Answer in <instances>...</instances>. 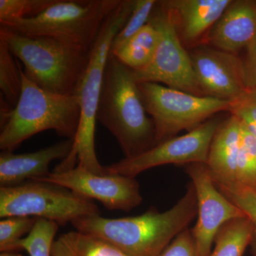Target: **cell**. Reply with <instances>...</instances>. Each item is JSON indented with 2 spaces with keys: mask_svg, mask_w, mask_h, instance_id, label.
Instances as JSON below:
<instances>
[{
  "mask_svg": "<svg viewBox=\"0 0 256 256\" xmlns=\"http://www.w3.org/2000/svg\"><path fill=\"white\" fill-rule=\"evenodd\" d=\"M197 200L191 182L176 204L160 212L150 208L142 214L118 218L92 216L75 220L76 230L114 246L128 256H158L197 216Z\"/></svg>",
  "mask_w": 256,
  "mask_h": 256,
  "instance_id": "6da1fadb",
  "label": "cell"
},
{
  "mask_svg": "<svg viewBox=\"0 0 256 256\" xmlns=\"http://www.w3.org/2000/svg\"><path fill=\"white\" fill-rule=\"evenodd\" d=\"M134 4V0H120L106 18L90 50L88 64L76 92L80 107L78 132L70 154L56 166L54 172H63L78 166L94 174H108L96 156V116L112 41L127 22Z\"/></svg>",
  "mask_w": 256,
  "mask_h": 256,
  "instance_id": "7a4b0ae2",
  "label": "cell"
},
{
  "mask_svg": "<svg viewBox=\"0 0 256 256\" xmlns=\"http://www.w3.org/2000/svg\"><path fill=\"white\" fill-rule=\"evenodd\" d=\"M96 119L116 138L124 158H134L156 146L154 122L146 112L132 70L111 53Z\"/></svg>",
  "mask_w": 256,
  "mask_h": 256,
  "instance_id": "3957f363",
  "label": "cell"
},
{
  "mask_svg": "<svg viewBox=\"0 0 256 256\" xmlns=\"http://www.w3.org/2000/svg\"><path fill=\"white\" fill-rule=\"evenodd\" d=\"M22 86L14 108L1 112L0 149L13 152L28 138L46 130L75 139L80 118L77 96L44 90L30 80L22 69Z\"/></svg>",
  "mask_w": 256,
  "mask_h": 256,
  "instance_id": "277c9868",
  "label": "cell"
},
{
  "mask_svg": "<svg viewBox=\"0 0 256 256\" xmlns=\"http://www.w3.org/2000/svg\"><path fill=\"white\" fill-rule=\"evenodd\" d=\"M0 37L24 64V73L30 80L54 94L76 95L90 52L48 37L18 34L3 26H0Z\"/></svg>",
  "mask_w": 256,
  "mask_h": 256,
  "instance_id": "5b68a950",
  "label": "cell"
},
{
  "mask_svg": "<svg viewBox=\"0 0 256 256\" xmlns=\"http://www.w3.org/2000/svg\"><path fill=\"white\" fill-rule=\"evenodd\" d=\"M120 0H56L33 18L1 24L28 36L54 38L76 48L90 52L102 24Z\"/></svg>",
  "mask_w": 256,
  "mask_h": 256,
  "instance_id": "8992f818",
  "label": "cell"
},
{
  "mask_svg": "<svg viewBox=\"0 0 256 256\" xmlns=\"http://www.w3.org/2000/svg\"><path fill=\"white\" fill-rule=\"evenodd\" d=\"M95 215H100V210L92 200L55 184L32 180L0 186L1 218L34 217L64 226Z\"/></svg>",
  "mask_w": 256,
  "mask_h": 256,
  "instance_id": "52a82bcc",
  "label": "cell"
},
{
  "mask_svg": "<svg viewBox=\"0 0 256 256\" xmlns=\"http://www.w3.org/2000/svg\"><path fill=\"white\" fill-rule=\"evenodd\" d=\"M138 86L146 112L154 122L156 144L230 110V101L196 96L156 82Z\"/></svg>",
  "mask_w": 256,
  "mask_h": 256,
  "instance_id": "ba28073f",
  "label": "cell"
},
{
  "mask_svg": "<svg viewBox=\"0 0 256 256\" xmlns=\"http://www.w3.org/2000/svg\"><path fill=\"white\" fill-rule=\"evenodd\" d=\"M150 22L160 33V42L150 63L132 70L138 84L156 82L196 96H204L197 84L190 54L178 36L170 13L158 2Z\"/></svg>",
  "mask_w": 256,
  "mask_h": 256,
  "instance_id": "9c48e42d",
  "label": "cell"
},
{
  "mask_svg": "<svg viewBox=\"0 0 256 256\" xmlns=\"http://www.w3.org/2000/svg\"><path fill=\"white\" fill-rule=\"evenodd\" d=\"M222 122L212 118L186 134L166 140L142 154L124 158L106 168L110 174L136 178L143 172L162 165L206 164L210 143Z\"/></svg>",
  "mask_w": 256,
  "mask_h": 256,
  "instance_id": "30bf717a",
  "label": "cell"
},
{
  "mask_svg": "<svg viewBox=\"0 0 256 256\" xmlns=\"http://www.w3.org/2000/svg\"><path fill=\"white\" fill-rule=\"evenodd\" d=\"M186 172L196 191L197 222L192 228L198 256H210L218 230L229 220L246 217L214 181L205 163L186 165Z\"/></svg>",
  "mask_w": 256,
  "mask_h": 256,
  "instance_id": "8fae6325",
  "label": "cell"
},
{
  "mask_svg": "<svg viewBox=\"0 0 256 256\" xmlns=\"http://www.w3.org/2000/svg\"><path fill=\"white\" fill-rule=\"evenodd\" d=\"M36 181L55 184L89 200H98L109 210L130 212L142 202L136 178L110 173L94 174L78 166L63 172H52Z\"/></svg>",
  "mask_w": 256,
  "mask_h": 256,
  "instance_id": "7c38bea8",
  "label": "cell"
},
{
  "mask_svg": "<svg viewBox=\"0 0 256 256\" xmlns=\"http://www.w3.org/2000/svg\"><path fill=\"white\" fill-rule=\"evenodd\" d=\"M188 54L204 96L232 101L252 88L245 63L238 55L205 44L197 45Z\"/></svg>",
  "mask_w": 256,
  "mask_h": 256,
  "instance_id": "4fadbf2b",
  "label": "cell"
},
{
  "mask_svg": "<svg viewBox=\"0 0 256 256\" xmlns=\"http://www.w3.org/2000/svg\"><path fill=\"white\" fill-rule=\"evenodd\" d=\"M256 40V2L232 0L204 38V44L237 55Z\"/></svg>",
  "mask_w": 256,
  "mask_h": 256,
  "instance_id": "5bb4252c",
  "label": "cell"
},
{
  "mask_svg": "<svg viewBox=\"0 0 256 256\" xmlns=\"http://www.w3.org/2000/svg\"><path fill=\"white\" fill-rule=\"evenodd\" d=\"M232 0H165L160 4L171 16L182 43L196 46L197 42L220 20Z\"/></svg>",
  "mask_w": 256,
  "mask_h": 256,
  "instance_id": "9a60e30c",
  "label": "cell"
},
{
  "mask_svg": "<svg viewBox=\"0 0 256 256\" xmlns=\"http://www.w3.org/2000/svg\"><path fill=\"white\" fill-rule=\"evenodd\" d=\"M73 140H66L32 152L0 154V186H11L25 180H40L50 174V165L54 160H64L73 148Z\"/></svg>",
  "mask_w": 256,
  "mask_h": 256,
  "instance_id": "2e32d148",
  "label": "cell"
},
{
  "mask_svg": "<svg viewBox=\"0 0 256 256\" xmlns=\"http://www.w3.org/2000/svg\"><path fill=\"white\" fill-rule=\"evenodd\" d=\"M242 140V124L230 114L215 132L210 143L206 165L216 184L236 182V170Z\"/></svg>",
  "mask_w": 256,
  "mask_h": 256,
  "instance_id": "e0dca14e",
  "label": "cell"
},
{
  "mask_svg": "<svg viewBox=\"0 0 256 256\" xmlns=\"http://www.w3.org/2000/svg\"><path fill=\"white\" fill-rule=\"evenodd\" d=\"M159 42V31L148 22L140 31L110 53L128 68L140 70L150 63Z\"/></svg>",
  "mask_w": 256,
  "mask_h": 256,
  "instance_id": "ac0fdd59",
  "label": "cell"
},
{
  "mask_svg": "<svg viewBox=\"0 0 256 256\" xmlns=\"http://www.w3.org/2000/svg\"><path fill=\"white\" fill-rule=\"evenodd\" d=\"M52 256H128L114 246L76 230L60 235L52 246Z\"/></svg>",
  "mask_w": 256,
  "mask_h": 256,
  "instance_id": "d6986e66",
  "label": "cell"
},
{
  "mask_svg": "<svg viewBox=\"0 0 256 256\" xmlns=\"http://www.w3.org/2000/svg\"><path fill=\"white\" fill-rule=\"evenodd\" d=\"M254 238V226L246 216L229 220L218 230L210 256H244Z\"/></svg>",
  "mask_w": 256,
  "mask_h": 256,
  "instance_id": "ffe728a7",
  "label": "cell"
},
{
  "mask_svg": "<svg viewBox=\"0 0 256 256\" xmlns=\"http://www.w3.org/2000/svg\"><path fill=\"white\" fill-rule=\"evenodd\" d=\"M8 44L0 37V90L1 98L12 108L18 104L22 86V68Z\"/></svg>",
  "mask_w": 256,
  "mask_h": 256,
  "instance_id": "44dd1931",
  "label": "cell"
},
{
  "mask_svg": "<svg viewBox=\"0 0 256 256\" xmlns=\"http://www.w3.org/2000/svg\"><path fill=\"white\" fill-rule=\"evenodd\" d=\"M58 224L38 218L26 238L16 244V250H25L30 256H52V246L58 230Z\"/></svg>",
  "mask_w": 256,
  "mask_h": 256,
  "instance_id": "7402d4cb",
  "label": "cell"
},
{
  "mask_svg": "<svg viewBox=\"0 0 256 256\" xmlns=\"http://www.w3.org/2000/svg\"><path fill=\"white\" fill-rule=\"evenodd\" d=\"M240 121V120H239ZM242 124L236 182L256 190V138Z\"/></svg>",
  "mask_w": 256,
  "mask_h": 256,
  "instance_id": "603a6c76",
  "label": "cell"
},
{
  "mask_svg": "<svg viewBox=\"0 0 256 256\" xmlns=\"http://www.w3.org/2000/svg\"><path fill=\"white\" fill-rule=\"evenodd\" d=\"M56 0H0V24L36 16Z\"/></svg>",
  "mask_w": 256,
  "mask_h": 256,
  "instance_id": "cb8c5ba5",
  "label": "cell"
},
{
  "mask_svg": "<svg viewBox=\"0 0 256 256\" xmlns=\"http://www.w3.org/2000/svg\"><path fill=\"white\" fill-rule=\"evenodd\" d=\"M158 2L156 0H134L130 16L122 30L114 37L110 50L118 48L146 26Z\"/></svg>",
  "mask_w": 256,
  "mask_h": 256,
  "instance_id": "d4e9b609",
  "label": "cell"
},
{
  "mask_svg": "<svg viewBox=\"0 0 256 256\" xmlns=\"http://www.w3.org/2000/svg\"><path fill=\"white\" fill-rule=\"evenodd\" d=\"M38 218L34 217L12 216L0 220V250L14 252L16 244L24 235L31 232Z\"/></svg>",
  "mask_w": 256,
  "mask_h": 256,
  "instance_id": "484cf974",
  "label": "cell"
},
{
  "mask_svg": "<svg viewBox=\"0 0 256 256\" xmlns=\"http://www.w3.org/2000/svg\"><path fill=\"white\" fill-rule=\"evenodd\" d=\"M216 185L250 220L254 228V238L256 240V190L238 182Z\"/></svg>",
  "mask_w": 256,
  "mask_h": 256,
  "instance_id": "4316f807",
  "label": "cell"
},
{
  "mask_svg": "<svg viewBox=\"0 0 256 256\" xmlns=\"http://www.w3.org/2000/svg\"><path fill=\"white\" fill-rule=\"evenodd\" d=\"M230 114L236 116L256 138V88H250L234 100L230 101Z\"/></svg>",
  "mask_w": 256,
  "mask_h": 256,
  "instance_id": "83f0119b",
  "label": "cell"
},
{
  "mask_svg": "<svg viewBox=\"0 0 256 256\" xmlns=\"http://www.w3.org/2000/svg\"><path fill=\"white\" fill-rule=\"evenodd\" d=\"M158 256H198L192 228L184 230Z\"/></svg>",
  "mask_w": 256,
  "mask_h": 256,
  "instance_id": "f1b7e54d",
  "label": "cell"
},
{
  "mask_svg": "<svg viewBox=\"0 0 256 256\" xmlns=\"http://www.w3.org/2000/svg\"><path fill=\"white\" fill-rule=\"evenodd\" d=\"M246 69L250 87L256 88V40L247 48Z\"/></svg>",
  "mask_w": 256,
  "mask_h": 256,
  "instance_id": "f546056e",
  "label": "cell"
},
{
  "mask_svg": "<svg viewBox=\"0 0 256 256\" xmlns=\"http://www.w3.org/2000/svg\"><path fill=\"white\" fill-rule=\"evenodd\" d=\"M250 252H252V256H256V240L254 238L252 244L250 246Z\"/></svg>",
  "mask_w": 256,
  "mask_h": 256,
  "instance_id": "4dcf8cb0",
  "label": "cell"
},
{
  "mask_svg": "<svg viewBox=\"0 0 256 256\" xmlns=\"http://www.w3.org/2000/svg\"><path fill=\"white\" fill-rule=\"evenodd\" d=\"M0 256H22L16 252H2Z\"/></svg>",
  "mask_w": 256,
  "mask_h": 256,
  "instance_id": "1f68e13d",
  "label": "cell"
}]
</instances>
